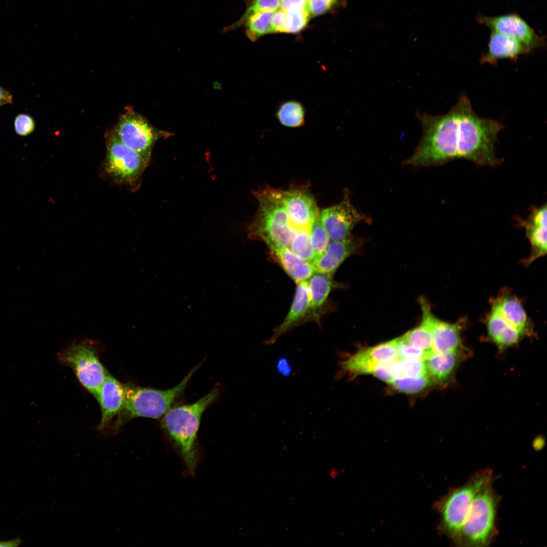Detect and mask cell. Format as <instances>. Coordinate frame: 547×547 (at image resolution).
Instances as JSON below:
<instances>
[{"mask_svg": "<svg viewBox=\"0 0 547 547\" xmlns=\"http://www.w3.org/2000/svg\"><path fill=\"white\" fill-rule=\"evenodd\" d=\"M423 134L412 155L404 162L413 166H437L457 159L480 166L499 162L495 146L504 126L479 116L465 94L446 113L434 115L417 111Z\"/></svg>", "mask_w": 547, "mask_h": 547, "instance_id": "6da1fadb", "label": "cell"}, {"mask_svg": "<svg viewBox=\"0 0 547 547\" xmlns=\"http://www.w3.org/2000/svg\"><path fill=\"white\" fill-rule=\"evenodd\" d=\"M219 395V388L214 387L193 403L175 405L161 418L163 433L190 475L194 474L200 457L197 434L202 415Z\"/></svg>", "mask_w": 547, "mask_h": 547, "instance_id": "7a4b0ae2", "label": "cell"}, {"mask_svg": "<svg viewBox=\"0 0 547 547\" xmlns=\"http://www.w3.org/2000/svg\"><path fill=\"white\" fill-rule=\"evenodd\" d=\"M200 366V364L192 368L178 384L169 389L126 385L124 406L112 428L118 429L136 417L162 418L182 398L187 385Z\"/></svg>", "mask_w": 547, "mask_h": 547, "instance_id": "3957f363", "label": "cell"}, {"mask_svg": "<svg viewBox=\"0 0 547 547\" xmlns=\"http://www.w3.org/2000/svg\"><path fill=\"white\" fill-rule=\"evenodd\" d=\"M493 479L476 492L463 525L451 540L455 545L487 546L497 535L496 515L500 498L492 487Z\"/></svg>", "mask_w": 547, "mask_h": 547, "instance_id": "277c9868", "label": "cell"}, {"mask_svg": "<svg viewBox=\"0 0 547 547\" xmlns=\"http://www.w3.org/2000/svg\"><path fill=\"white\" fill-rule=\"evenodd\" d=\"M255 194L258 208L249 226V235L262 240L267 247L290 249L297 232L290 221L280 190L267 187L256 191Z\"/></svg>", "mask_w": 547, "mask_h": 547, "instance_id": "5b68a950", "label": "cell"}, {"mask_svg": "<svg viewBox=\"0 0 547 547\" xmlns=\"http://www.w3.org/2000/svg\"><path fill=\"white\" fill-rule=\"evenodd\" d=\"M493 479L489 468L480 470L462 486L453 488L435 503L440 515L438 531L452 540L463 525L476 492Z\"/></svg>", "mask_w": 547, "mask_h": 547, "instance_id": "8992f818", "label": "cell"}, {"mask_svg": "<svg viewBox=\"0 0 547 547\" xmlns=\"http://www.w3.org/2000/svg\"><path fill=\"white\" fill-rule=\"evenodd\" d=\"M100 345L93 339H76L58 356L59 362L72 369L81 384L95 398L108 374L99 358Z\"/></svg>", "mask_w": 547, "mask_h": 547, "instance_id": "52a82bcc", "label": "cell"}, {"mask_svg": "<svg viewBox=\"0 0 547 547\" xmlns=\"http://www.w3.org/2000/svg\"><path fill=\"white\" fill-rule=\"evenodd\" d=\"M106 149L105 170L113 179L122 184L136 182L150 159L124 144L114 132L108 134Z\"/></svg>", "mask_w": 547, "mask_h": 547, "instance_id": "ba28073f", "label": "cell"}, {"mask_svg": "<svg viewBox=\"0 0 547 547\" xmlns=\"http://www.w3.org/2000/svg\"><path fill=\"white\" fill-rule=\"evenodd\" d=\"M113 132L124 144L149 158L154 143L163 134L130 109L122 115Z\"/></svg>", "mask_w": 547, "mask_h": 547, "instance_id": "9c48e42d", "label": "cell"}, {"mask_svg": "<svg viewBox=\"0 0 547 547\" xmlns=\"http://www.w3.org/2000/svg\"><path fill=\"white\" fill-rule=\"evenodd\" d=\"M322 223L330 241H341L350 238L354 227L360 223H370L371 219L358 211L352 204L348 192L345 193L339 203L320 213Z\"/></svg>", "mask_w": 547, "mask_h": 547, "instance_id": "30bf717a", "label": "cell"}, {"mask_svg": "<svg viewBox=\"0 0 547 547\" xmlns=\"http://www.w3.org/2000/svg\"><path fill=\"white\" fill-rule=\"evenodd\" d=\"M477 21L492 31L503 33L516 38L532 52L545 46L544 37L537 34L522 18L516 13L493 17L478 16Z\"/></svg>", "mask_w": 547, "mask_h": 547, "instance_id": "8fae6325", "label": "cell"}, {"mask_svg": "<svg viewBox=\"0 0 547 547\" xmlns=\"http://www.w3.org/2000/svg\"><path fill=\"white\" fill-rule=\"evenodd\" d=\"M284 207L290 221L298 232L310 230L319 211L312 196L304 189L280 190Z\"/></svg>", "mask_w": 547, "mask_h": 547, "instance_id": "7c38bea8", "label": "cell"}, {"mask_svg": "<svg viewBox=\"0 0 547 547\" xmlns=\"http://www.w3.org/2000/svg\"><path fill=\"white\" fill-rule=\"evenodd\" d=\"M422 318L427 322L432 336V353L459 351L461 347L459 324L441 321L432 312L427 303L421 299Z\"/></svg>", "mask_w": 547, "mask_h": 547, "instance_id": "4fadbf2b", "label": "cell"}, {"mask_svg": "<svg viewBox=\"0 0 547 547\" xmlns=\"http://www.w3.org/2000/svg\"><path fill=\"white\" fill-rule=\"evenodd\" d=\"M396 357V338L357 353L342 362L341 367L355 375L371 374L378 365Z\"/></svg>", "mask_w": 547, "mask_h": 547, "instance_id": "5bb4252c", "label": "cell"}, {"mask_svg": "<svg viewBox=\"0 0 547 547\" xmlns=\"http://www.w3.org/2000/svg\"><path fill=\"white\" fill-rule=\"evenodd\" d=\"M126 392V385L108 373L96 397L101 410L99 430L107 428L112 418L120 412L124 406Z\"/></svg>", "mask_w": 547, "mask_h": 547, "instance_id": "9a60e30c", "label": "cell"}, {"mask_svg": "<svg viewBox=\"0 0 547 547\" xmlns=\"http://www.w3.org/2000/svg\"><path fill=\"white\" fill-rule=\"evenodd\" d=\"M546 205L534 207L528 217L520 220L531 245V255L526 263L529 264L546 253Z\"/></svg>", "mask_w": 547, "mask_h": 547, "instance_id": "2e32d148", "label": "cell"}, {"mask_svg": "<svg viewBox=\"0 0 547 547\" xmlns=\"http://www.w3.org/2000/svg\"><path fill=\"white\" fill-rule=\"evenodd\" d=\"M360 239L352 237L346 239L330 241L325 252L311 262L315 272L332 276L343 261L354 253L362 244Z\"/></svg>", "mask_w": 547, "mask_h": 547, "instance_id": "e0dca14e", "label": "cell"}, {"mask_svg": "<svg viewBox=\"0 0 547 547\" xmlns=\"http://www.w3.org/2000/svg\"><path fill=\"white\" fill-rule=\"evenodd\" d=\"M532 52L523 43L511 35L492 31L488 49L480 60L481 63L494 64L498 60L509 59L516 60L519 56Z\"/></svg>", "mask_w": 547, "mask_h": 547, "instance_id": "ac0fdd59", "label": "cell"}, {"mask_svg": "<svg viewBox=\"0 0 547 547\" xmlns=\"http://www.w3.org/2000/svg\"><path fill=\"white\" fill-rule=\"evenodd\" d=\"M296 284L295 295L290 309L283 322L267 341V344L275 342L282 335L291 329L307 314L309 294L307 281Z\"/></svg>", "mask_w": 547, "mask_h": 547, "instance_id": "d6986e66", "label": "cell"}, {"mask_svg": "<svg viewBox=\"0 0 547 547\" xmlns=\"http://www.w3.org/2000/svg\"><path fill=\"white\" fill-rule=\"evenodd\" d=\"M486 325L489 336L500 348L516 344L524 335L493 306L487 318Z\"/></svg>", "mask_w": 547, "mask_h": 547, "instance_id": "ffe728a7", "label": "cell"}, {"mask_svg": "<svg viewBox=\"0 0 547 547\" xmlns=\"http://www.w3.org/2000/svg\"><path fill=\"white\" fill-rule=\"evenodd\" d=\"M268 247L285 271L296 283L308 280L315 272L311 263L303 260L289 249Z\"/></svg>", "mask_w": 547, "mask_h": 547, "instance_id": "44dd1931", "label": "cell"}, {"mask_svg": "<svg viewBox=\"0 0 547 547\" xmlns=\"http://www.w3.org/2000/svg\"><path fill=\"white\" fill-rule=\"evenodd\" d=\"M512 325L524 335L530 332L531 326L523 305L514 296L503 294L492 305Z\"/></svg>", "mask_w": 547, "mask_h": 547, "instance_id": "7402d4cb", "label": "cell"}, {"mask_svg": "<svg viewBox=\"0 0 547 547\" xmlns=\"http://www.w3.org/2000/svg\"><path fill=\"white\" fill-rule=\"evenodd\" d=\"M459 352L431 353L424 360L429 377L440 382L447 380L457 365Z\"/></svg>", "mask_w": 547, "mask_h": 547, "instance_id": "603a6c76", "label": "cell"}, {"mask_svg": "<svg viewBox=\"0 0 547 547\" xmlns=\"http://www.w3.org/2000/svg\"><path fill=\"white\" fill-rule=\"evenodd\" d=\"M330 275L315 272L307 280L309 294L307 314L316 316L326 301L332 288Z\"/></svg>", "mask_w": 547, "mask_h": 547, "instance_id": "cb8c5ba5", "label": "cell"}, {"mask_svg": "<svg viewBox=\"0 0 547 547\" xmlns=\"http://www.w3.org/2000/svg\"><path fill=\"white\" fill-rule=\"evenodd\" d=\"M305 108L302 104L291 100L280 105L276 112V117L282 126L297 128L305 125Z\"/></svg>", "mask_w": 547, "mask_h": 547, "instance_id": "d4e9b609", "label": "cell"}, {"mask_svg": "<svg viewBox=\"0 0 547 547\" xmlns=\"http://www.w3.org/2000/svg\"><path fill=\"white\" fill-rule=\"evenodd\" d=\"M273 13L258 12L252 15L246 19L244 23L246 28V33L251 41L255 42L260 37L272 33L271 18Z\"/></svg>", "mask_w": 547, "mask_h": 547, "instance_id": "484cf974", "label": "cell"}, {"mask_svg": "<svg viewBox=\"0 0 547 547\" xmlns=\"http://www.w3.org/2000/svg\"><path fill=\"white\" fill-rule=\"evenodd\" d=\"M403 337L411 345L432 353V336L426 321L422 318L420 324L406 333Z\"/></svg>", "mask_w": 547, "mask_h": 547, "instance_id": "4316f807", "label": "cell"}, {"mask_svg": "<svg viewBox=\"0 0 547 547\" xmlns=\"http://www.w3.org/2000/svg\"><path fill=\"white\" fill-rule=\"evenodd\" d=\"M280 7V0H252L248 5L246 10L235 23L224 28V32L231 30L243 25L246 19L253 14L261 12H274Z\"/></svg>", "mask_w": 547, "mask_h": 547, "instance_id": "83f0119b", "label": "cell"}, {"mask_svg": "<svg viewBox=\"0 0 547 547\" xmlns=\"http://www.w3.org/2000/svg\"><path fill=\"white\" fill-rule=\"evenodd\" d=\"M310 238L315 258L325 252L330 242L329 236L322 223L320 213L315 218L310 227Z\"/></svg>", "mask_w": 547, "mask_h": 547, "instance_id": "f1b7e54d", "label": "cell"}, {"mask_svg": "<svg viewBox=\"0 0 547 547\" xmlns=\"http://www.w3.org/2000/svg\"><path fill=\"white\" fill-rule=\"evenodd\" d=\"M290 250L303 260L311 263L315 259L310 238V230H302L298 232L291 244Z\"/></svg>", "mask_w": 547, "mask_h": 547, "instance_id": "f546056e", "label": "cell"}, {"mask_svg": "<svg viewBox=\"0 0 547 547\" xmlns=\"http://www.w3.org/2000/svg\"><path fill=\"white\" fill-rule=\"evenodd\" d=\"M429 376L418 378L403 377L395 379L392 384L397 390L405 393H418L429 385Z\"/></svg>", "mask_w": 547, "mask_h": 547, "instance_id": "4dcf8cb0", "label": "cell"}, {"mask_svg": "<svg viewBox=\"0 0 547 547\" xmlns=\"http://www.w3.org/2000/svg\"><path fill=\"white\" fill-rule=\"evenodd\" d=\"M396 351L397 358L401 360H424L431 353L409 343L404 339L403 336L396 338Z\"/></svg>", "mask_w": 547, "mask_h": 547, "instance_id": "1f68e13d", "label": "cell"}, {"mask_svg": "<svg viewBox=\"0 0 547 547\" xmlns=\"http://www.w3.org/2000/svg\"><path fill=\"white\" fill-rule=\"evenodd\" d=\"M286 13L288 33H295L300 31L306 25L310 17L307 8L293 10Z\"/></svg>", "mask_w": 547, "mask_h": 547, "instance_id": "d6a6232c", "label": "cell"}, {"mask_svg": "<svg viewBox=\"0 0 547 547\" xmlns=\"http://www.w3.org/2000/svg\"><path fill=\"white\" fill-rule=\"evenodd\" d=\"M346 0H308L307 9L310 16H317L343 7Z\"/></svg>", "mask_w": 547, "mask_h": 547, "instance_id": "836d02e7", "label": "cell"}, {"mask_svg": "<svg viewBox=\"0 0 547 547\" xmlns=\"http://www.w3.org/2000/svg\"><path fill=\"white\" fill-rule=\"evenodd\" d=\"M401 360L402 363V378H418L428 375L424 360L418 359Z\"/></svg>", "mask_w": 547, "mask_h": 547, "instance_id": "e575fe53", "label": "cell"}, {"mask_svg": "<svg viewBox=\"0 0 547 547\" xmlns=\"http://www.w3.org/2000/svg\"><path fill=\"white\" fill-rule=\"evenodd\" d=\"M14 126L16 134L26 136L34 131L35 125L33 119L30 115L20 113L15 118Z\"/></svg>", "mask_w": 547, "mask_h": 547, "instance_id": "d590c367", "label": "cell"}, {"mask_svg": "<svg viewBox=\"0 0 547 547\" xmlns=\"http://www.w3.org/2000/svg\"><path fill=\"white\" fill-rule=\"evenodd\" d=\"M271 27L272 33H288L286 12L280 9L272 13Z\"/></svg>", "mask_w": 547, "mask_h": 547, "instance_id": "8d00e7d4", "label": "cell"}, {"mask_svg": "<svg viewBox=\"0 0 547 547\" xmlns=\"http://www.w3.org/2000/svg\"><path fill=\"white\" fill-rule=\"evenodd\" d=\"M277 369L280 373L284 376L288 375L291 371V367L285 358L280 359L277 364Z\"/></svg>", "mask_w": 547, "mask_h": 547, "instance_id": "74e56055", "label": "cell"}, {"mask_svg": "<svg viewBox=\"0 0 547 547\" xmlns=\"http://www.w3.org/2000/svg\"><path fill=\"white\" fill-rule=\"evenodd\" d=\"M1 541H0V545H1Z\"/></svg>", "mask_w": 547, "mask_h": 547, "instance_id": "f35d334b", "label": "cell"}, {"mask_svg": "<svg viewBox=\"0 0 547 547\" xmlns=\"http://www.w3.org/2000/svg\"><path fill=\"white\" fill-rule=\"evenodd\" d=\"M308 1V0H307Z\"/></svg>", "mask_w": 547, "mask_h": 547, "instance_id": "ab89813d", "label": "cell"}]
</instances>
